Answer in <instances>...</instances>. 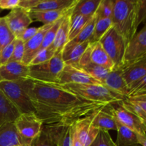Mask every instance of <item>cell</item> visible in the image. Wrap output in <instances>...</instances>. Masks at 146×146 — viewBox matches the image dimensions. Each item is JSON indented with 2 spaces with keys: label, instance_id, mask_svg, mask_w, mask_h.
Masks as SVG:
<instances>
[{
  "label": "cell",
  "instance_id": "cell-20",
  "mask_svg": "<svg viewBox=\"0 0 146 146\" xmlns=\"http://www.w3.org/2000/svg\"><path fill=\"white\" fill-rule=\"evenodd\" d=\"M74 7L71 8L70 11L64 17V20H63L62 23L61 24L58 31H57L55 39H54L53 44H51V46L55 49V51H56V54L61 52L64 46L68 42L70 26H71V17Z\"/></svg>",
  "mask_w": 146,
  "mask_h": 146
},
{
  "label": "cell",
  "instance_id": "cell-25",
  "mask_svg": "<svg viewBox=\"0 0 146 146\" xmlns=\"http://www.w3.org/2000/svg\"><path fill=\"white\" fill-rule=\"evenodd\" d=\"M115 146H139L137 133L117 122Z\"/></svg>",
  "mask_w": 146,
  "mask_h": 146
},
{
  "label": "cell",
  "instance_id": "cell-2",
  "mask_svg": "<svg viewBox=\"0 0 146 146\" xmlns=\"http://www.w3.org/2000/svg\"><path fill=\"white\" fill-rule=\"evenodd\" d=\"M112 26L124 38L128 45L137 33L138 0H115Z\"/></svg>",
  "mask_w": 146,
  "mask_h": 146
},
{
  "label": "cell",
  "instance_id": "cell-21",
  "mask_svg": "<svg viewBox=\"0 0 146 146\" xmlns=\"http://www.w3.org/2000/svg\"><path fill=\"white\" fill-rule=\"evenodd\" d=\"M71 125L53 124L44 125L48 128L57 146H71Z\"/></svg>",
  "mask_w": 146,
  "mask_h": 146
},
{
  "label": "cell",
  "instance_id": "cell-1",
  "mask_svg": "<svg viewBox=\"0 0 146 146\" xmlns=\"http://www.w3.org/2000/svg\"><path fill=\"white\" fill-rule=\"evenodd\" d=\"M24 84L36 115L44 125H71L79 118L107 106L86 101L58 83L41 82L27 78Z\"/></svg>",
  "mask_w": 146,
  "mask_h": 146
},
{
  "label": "cell",
  "instance_id": "cell-19",
  "mask_svg": "<svg viewBox=\"0 0 146 146\" xmlns=\"http://www.w3.org/2000/svg\"><path fill=\"white\" fill-rule=\"evenodd\" d=\"M89 61L92 64L108 69L113 70L115 65L99 41L92 43L89 46Z\"/></svg>",
  "mask_w": 146,
  "mask_h": 146
},
{
  "label": "cell",
  "instance_id": "cell-22",
  "mask_svg": "<svg viewBox=\"0 0 146 146\" xmlns=\"http://www.w3.org/2000/svg\"><path fill=\"white\" fill-rule=\"evenodd\" d=\"M20 115L17 108L0 90V125L14 123Z\"/></svg>",
  "mask_w": 146,
  "mask_h": 146
},
{
  "label": "cell",
  "instance_id": "cell-5",
  "mask_svg": "<svg viewBox=\"0 0 146 146\" xmlns=\"http://www.w3.org/2000/svg\"><path fill=\"white\" fill-rule=\"evenodd\" d=\"M65 64L61 52L57 53L51 59L37 65L28 66V78L45 83H57L58 76Z\"/></svg>",
  "mask_w": 146,
  "mask_h": 146
},
{
  "label": "cell",
  "instance_id": "cell-31",
  "mask_svg": "<svg viewBox=\"0 0 146 146\" xmlns=\"http://www.w3.org/2000/svg\"><path fill=\"white\" fill-rule=\"evenodd\" d=\"M81 68L84 70L86 72L88 73L93 78L101 82V84H102V82L105 79L106 77L111 72V70L104 68V67L96 65V64H92L91 62L83 66Z\"/></svg>",
  "mask_w": 146,
  "mask_h": 146
},
{
  "label": "cell",
  "instance_id": "cell-12",
  "mask_svg": "<svg viewBox=\"0 0 146 146\" xmlns=\"http://www.w3.org/2000/svg\"><path fill=\"white\" fill-rule=\"evenodd\" d=\"M94 112L87 116L79 118L74 123V126L75 128L77 136L83 146L91 145L100 132L98 128H96L92 125Z\"/></svg>",
  "mask_w": 146,
  "mask_h": 146
},
{
  "label": "cell",
  "instance_id": "cell-41",
  "mask_svg": "<svg viewBox=\"0 0 146 146\" xmlns=\"http://www.w3.org/2000/svg\"><path fill=\"white\" fill-rule=\"evenodd\" d=\"M14 44H15V39L0 51V66L9 61L14 51Z\"/></svg>",
  "mask_w": 146,
  "mask_h": 146
},
{
  "label": "cell",
  "instance_id": "cell-52",
  "mask_svg": "<svg viewBox=\"0 0 146 146\" xmlns=\"http://www.w3.org/2000/svg\"><path fill=\"white\" fill-rule=\"evenodd\" d=\"M145 26H146V21L145 22Z\"/></svg>",
  "mask_w": 146,
  "mask_h": 146
},
{
  "label": "cell",
  "instance_id": "cell-37",
  "mask_svg": "<svg viewBox=\"0 0 146 146\" xmlns=\"http://www.w3.org/2000/svg\"><path fill=\"white\" fill-rule=\"evenodd\" d=\"M115 0H101L96 11L98 18H111Z\"/></svg>",
  "mask_w": 146,
  "mask_h": 146
},
{
  "label": "cell",
  "instance_id": "cell-53",
  "mask_svg": "<svg viewBox=\"0 0 146 146\" xmlns=\"http://www.w3.org/2000/svg\"><path fill=\"white\" fill-rule=\"evenodd\" d=\"M146 56V54H145V56ZM144 56H143V57H144Z\"/></svg>",
  "mask_w": 146,
  "mask_h": 146
},
{
  "label": "cell",
  "instance_id": "cell-23",
  "mask_svg": "<svg viewBox=\"0 0 146 146\" xmlns=\"http://www.w3.org/2000/svg\"><path fill=\"white\" fill-rule=\"evenodd\" d=\"M74 6L75 5L68 9L53 11H29V14L33 21H39L43 23L44 25L54 24L61 17L66 15Z\"/></svg>",
  "mask_w": 146,
  "mask_h": 146
},
{
  "label": "cell",
  "instance_id": "cell-50",
  "mask_svg": "<svg viewBox=\"0 0 146 146\" xmlns=\"http://www.w3.org/2000/svg\"><path fill=\"white\" fill-rule=\"evenodd\" d=\"M1 11H2V10H1V9H0V13H1Z\"/></svg>",
  "mask_w": 146,
  "mask_h": 146
},
{
  "label": "cell",
  "instance_id": "cell-3",
  "mask_svg": "<svg viewBox=\"0 0 146 146\" xmlns=\"http://www.w3.org/2000/svg\"><path fill=\"white\" fill-rule=\"evenodd\" d=\"M63 86L86 101L106 106L118 103L125 98L103 85L66 84Z\"/></svg>",
  "mask_w": 146,
  "mask_h": 146
},
{
  "label": "cell",
  "instance_id": "cell-46",
  "mask_svg": "<svg viewBox=\"0 0 146 146\" xmlns=\"http://www.w3.org/2000/svg\"><path fill=\"white\" fill-rule=\"evenodd\" d=\"M128 101H131L133 103H135V104L139 106L146 113V99L143 98L140 96L135 97H128L126 98Z\"/></svg>",
  "mask_w": 146,
  "mask_h": 146
},
{
  "label": "cell",
  "instance_id": "cell-44",
  "mask_svg": "<svg viewBox=\"0 0 146 146\" xmlns=\"http://www.w3.org/2000/svg\"><path fill=\"white\" fill-rule=\"evenodd\" d=\"M20 0H0V9H14L19 7Z\"/></svg>",
  "mask_w": 146,
  "mask_h": 146
},
{
  "label": "cell",
  "instance_id": "cell-13",
  "mask_svg": "<svg viewBox=\"0 0 146 146\" xmlns=\"http://www.w3.org/2000/svg\"><path fill=\"white\" fill-rule=\"evenodd\" d=\"M54 24H45L40 27L36 34L24 44V55L22 60V64L25 66L29 65L34 56L40 51L46 34Z\"/></svg>",
  "mask_w": 146,
  "mask_h": 146
},
{
  "label": "cell",
  "instance_id": "cell-26",
  "mask_svg": "<svg viewBox=\"0 0 146 146\" xmlns=\"http://www.w3.org/2000/svg\"><path fill=\"white\" fill-rule=\"evenodd\" d=\"M77 1L78 0H39L31 11H53L68 9L75 5Z\"/></svg>",
  "mask_w": 146,
  "mask_h": 146
},
{
  "label": "cell",
  "instance_id": "cell-35",
  "mask_svg": "<svg viewBox=\"0 0 146 146\" xmlns=\"http://www.w3.org/2000/svg\"><path fill=\"white\" fill-rule=\"evenodd\" d=\"M64 17H65V15L63 17H61V19H59L58 21H56V22L53 24L52 27L48 30V31H47L46 34L45 36H44V40H43V42L42 44H41L40 51L44 49V48H48V47H49L50 46H51V44H53L54 39H55L56 35V33L57 31H58V28H59L60 25H61V24L62 23Z\"/></svg>",
  "mask_w": 146,
  "mask_h": 146
},
{
  "label": "cell",
  "instance_id": "cell-40",
  "mask_svg": "<svg viewBox=\"0 0 146 146\" xmlns=\"http://www.w3.org/2000/svg\"><path fill=\"white\" fill-rule=\"evenodd\" d=\"M143 95H146V76L132 87L128 97H135Z\"/></svg>",
  "mask_w": 146,
  "mask_h": 146
},
{
  "label": "cell",
  "instance_id": "cell-48",
  "mask_svg": "<svg viewBox=\"0 0 146 146\" xmlns=\"http://www.w3.org/2000/svg\"><path fill=\"white\" fill-rule=\"evenodd\" d=\"M138 141L139 143V145L141 146H146V134H138Z\"/></svg>",
  "mask_w": 146,
  "mask_h": 146
},
{
  "label": "cell",
  "instance_id": "cell-42",
  "mask_svg": "<svg viewBox=\"0 0 146 146\" xmlns=\"http://www.w3.org/2000/svg\"><path fill=\"white\" fill-rule=\"evenodd\" d=\"M146 21V0H138V24Z\"/></svg>",
  "mask_w": 146,
  "mask_h": 146
},
{
  "label": "cell",
  "instance_id": "cell-11",
  "mask_svg": "<svg viewBox=\"0 0 146 146\" xmlns=\"http://www.w3.org/2000/svg\"><path fill=\"white\" fill-rule=\"evenodd\" d=\"M145 54L146 26H145L139 32L135 34L133 38L127 45L125 56H124L123 67L140 59L143 57Z\"/></svg>",
  "mask_w": 146,
  "mask_h": 146
},
{
  "label": "cell",
  "instance_id": "cell-36",
  "mask_svg": "<svg viewBox=\"0 0 146 146\" xmlns=\"http://www.w3.org/2000/svg\"><path fill=\"white\" fill-rule=\"evenodd\" d=\"M56 54V51L51 46H50L48 48H44V49L38 51V54L34 56V58H33L29 66L37 65V64L46 62V61L51 59Z\"/></svg>",
  "mask_w": 146,
  "mask_h": 146
},
{
  "label": "cell",
  "instance_id": "cell-29",
  "mask_svg": "<svg viewBox=\"0 0 146 146\" xmlns=\"http://www.w3.org/2000/svg\"><path fill=\"white\" fill-rule=\"evenodd\" d=\"M97 19H98V17H97V14L96 13L89 20L88 22L86 23L84 28L82 29L79 34L75 37L72 41L75 43H78V44H81V43H84L86 41H89L90 38H91L94 33V28H95V25L96 24Z\"/></svg>",
  "mask_w": 146,
  "mask_h": 146
},
{
  "label": "cell",
  "instance_id": "cell-7",
  "mask_svg": "<svg viewBox=\"0 0 146 146\" xmlns=\"http://www.w3.org/2000/svg\"><path fill=\"white\" fill-rule=\"evenodd\" d=\"M19 135L31 146V142L41 132L44 123L36 113L21 114L14 122Z\"/></svg>",
  "mask_w": 146,
  "mask_h": 146
},
{
  "label": "cell",
  "instance_id": "cell-8",
  "mask_svg": "<svg viewBox=\"0 0 146 146\" xmlns=\"http://www.w3.org/2000/svg\"><path fill=\"white\" fill-rule=\"evenodd\" d=\"M104 109L113 116L115 121L138 134H146V128L141 120L126 108L118 105V103L110 104Z\"/></svg>",
  "mask_w": 146,
  "mask_h": 146
},
{
  "label": "cell",
  "instance_id": "cell-17",
  "mask_svg": "<svg viewBox=\"0 0 146 146\" xmlns=\"http://www.w3.org/2000/svg\"><path fill=\"white\" fill-rule=\"evenodd\" d=\"M102 85L124 98H127L130 94L129 88L123 76L122 68L111 71L102 82Z\"/></svg>",
  "mask_w": 146,
  "mask_h": 146
},
{
  "label": "cell",
  "instance_id": "cell-9",
  "mask_svg": "<svg viewBox=\"0 0 146 146\" xmlns=\"http://www.w3.org/2000/svg\"><path fill=\"white\" fill-rule=\"evenodd\" d=\"M57 83L66 84H93L102 85L101 82L93 78L84 70L79 67L65 65L57 79Z\"/></svg>",
  "mask_w": 146,
  "mask_h": 146
},
{
  "label": "cell",
  "instance_id": "cell-47",
  "mask_svg": "<svg viewBox=\"0 0 146 146\" xmlns=\"http://www.w3.org/2000/svg\"><path fill=\"white\" fill-rule=\"evenodd\" d=\"M71 146H83L81 143L78 140L75 128L74 126V123L71 125Z\"/></svg>",
  "mask_w": 146,
  "mask_h": 146
},
{
  "label": "cell",
  "instance_id": "cell-43",
  "mask_svg": "<svg viewBox=\"0 0 146 146\" xmlns=\"http://www.w3.org/2000/svg\"><path fill=\"white\" fill-rule=\"evenodd\" d=\"M38 29H39V27H29L24 31V33L19 38H21L23 42L25 44L36 34L37 31H38Z\"/></svg>",
  "mask_w": 146,
  "mask_h": 146
},
{
  "label": "cell",
  "instance_id": "cell-28",
  "mask_svg": "<svg viewBox=\"0 0 146 146\" xmlns=\"http://www.w3.org/2000/svg\"><path fill=\"white\" fill-rule=\"evenodd\" d=\"M111 27H112L111 18H98L93 35L89 40L90 43L92 44L99 41Z\"/></svg>",
  "mask_w": 146,
  "mask_h": 146
},
{
  "label": "cell",
  "instance_id": "cell-51",
  "mask_svg": "<svg viewBox=\"0 0 146 146\" xmlns=\"http://www.w3.org/2000/svg\"><path fill=\"white\" fill-rule=\"evenodd\" d=\"M16 146H24V145H16Z\"/></svg>",
  "mask_w": 146,
  "mask_h": 146
},
{
  "label": "cell",
  "instance_id": "cell-27",
  "mask_svg": "<svg viewBox=\"0 0 146 146\" xmlns=\"http://www.w3.org/2000/svg\"><path fill=\"white\" fill-rule=\"evenodd\" d=\"M101 0H78L74 6L72 14L93 17L96 13Z\"/></svg>",
  "mask_w": 146,
  "mask_h": 146
},
{
  "label": "cell",
  "instance_id": "cell-38",
  "mask_svg": "<svg viewBox=\"0 0 146 146\" xmlns=\"http://www.w3.org/2000/svg\"><path fill=\"white\" fill-rule=\"evenodd\" d=\"M24 55V43L21 38H15L14 51L9 61L22 64V60Z\"/></svg>",
  "mask_w": 146,
  "mask_h": 146
},
{
  "label": "cell",
  "instance_id": "cell-10",
  "mask_svg": "<svg viewBox=\"0 0 146 146\" xmlns=\"http://www.w3.org/2000/svg\"><path fill=\"white\" fill-rule=\"evenodd\" d=\"M10 31L12 32L16 38L21 37L24 31L29 28L33 22L30 17L29 11L21 7L11 9V11L4 17Z\"/></svg>",
  "mask_w": 146,
  "mask_h": 146
},
{
  "label": "cell",
  "instance_id": "cell-16",
  "mask_svg": "<svg viewBox=\"0 0 146 146\" xmlns=\"http://www.w3.org/2000/svg\"><path fill=\"white\" fill-rule=\"evenodd\" d=\"M90 41H86L81 44L70 41L64 46L61 54L65 65H71L78 67L80 59L86 50L90 45Z\"/></svg>",
  "mask_w": 146,
  "mask_h": 146
},
{
  "label": "cell",
  "instance_id": "cell-24",
  "mask_svg": "<svg viewBox=\"0 0 146 146\" xmlns=\"http://www.w3.org/2000/svg\"><path fill=\"white\" fill-rule=\"evenodd\" d=\"M92 125L100 131H108L110 130H117V121L111 114L107 112L104 108L97 110L94 112Z\"/></svg>",
  "mask_w": 146,
  "mask_h": 146
},
{
  "label": "cell",
  "instance_id": "cell-34",
  "mask_svg": "<svg viewBox=\"0 0 146 146\" xmlns=\"http://www.w3.org/2000/svg\"><path fill=\"white\" fill-rule=\"evenodd\" d=\"M118 105L123 108H126L127 110L132 112L133 113L135 114L142 122L144 126L146 128V113L138 105L135 104V103H133L131 101H128L126 98H124L122 101L118 102Z\"/></svg>",
  "mask_w": 146,
  "mask_h": 146
},
{
  "label": "cell",
  "instance_id": "cell-4",
  "mask_svg": "<svg viewBox=\"0 0 146 146\" xmlns=\"http://www.w3.org/2000/svg\"><path fill=\"white\" fill-rule=\"evenodd\" d=\"M0 90L20 114L36 113L35 108L26 90L24 80L0 82Z\"/></svg>",
  "mask_w": 146,
  "mask_h": 146
},
{
  "label": "cell",
  "instance_id": "cell-45",
  "mask_svg": "<svg viewBox=\"0 0 146 146\" xmlns=\"http://www.w3.org/2000/svg\"><path fill=\"white\" fill-rule=\"evenodd\" d=\"M38 1L39 0H20L19 7H21L29 11L38 4Z\"/></svg>",
  "mask_w": 146,
  "mask_h": 146
},
{
  "label": "cell",
  "instance_id": "cell-14",
  "mask_svg": "<svg viewBox=\"0 0 146 146\" xmlns=\"http://www.w3.org/2000/svg\"><path fill=\"white\" fill-rule=\"evenodd\" d=\"M123 76L130 91L135 84L146 76V56L122 68Z\"/></svg>",
  "mask_w": 146,
  "mask_h": 146
},
{
  "label": "cell",
  "instance_id": "cell-39",
  "mask_svg": "<svg viewBox=\"0 0 146 146\" xmlns=\"http://www.w3.org/2000/svg\"><path fill=\"white\" fill-rule=\"evenodd\" d=\"M90 146H115L108 131H100L98 136Z\"/></svg>",
  "mask_w": 146,
  "mask_h": 146
},
{
  "label": "cell",
  "instance_id": "cell-49",
  "mask_svg": "<svg viewBox=\"0 0 146 146\" xmlns=\"http://www.w3.org/2000/svg\"><path fill=\"white\" fill-rule=\"evenodd\" d=\"M140 97H141V98H145V99H146V95H143V96H139Z\"/></svg>",
  "mask_w": 146,
  "mask_h": 146
},
{
  "label": "cell",
  "instance_id": "cell-18",
  "mask_svg": "<svg viewBox=\"0 0 146 146\" xmlns=\"http://www.w3.org/2000/svg\"><path fill=\"white\" fill-rule=\"evenodd\" d=\"M30 146L17 133L14 123L0 125V146Z\"/></svg>",
  "mask_w": 146,
  "mask_h": 146
},
{
  "label": "cell",
  "instance_id": "cell-54",
  "mask_svg": "<svg viewBox=\"0 0 146 146\" xmlns=\"http://www.w3.org/2000/svg\"></svg>",
  "mask_w": 146,
  "mask_h": 146
},
{
  "label": "cell",
  "instance_id": "cell-30",
  "mask_svg": "<svg viewBox=\"0 0 146 146\" xmlns=\"http://www.w3.org/2000/svg\"><path fill=\"white\" fill-rule=\"evenodd\" d=\"M92 17H86V16L80 15V14H71V26H70V32L69 37H68V41L74 39L77 35L82 30L84 26L86 24L88 20Z\"/></svg>",
  "mask_w": 146,
  "mask_h": 146
},
{
  "label": "cell",
  "instance_id": "cell-15",
  "mask_svg": "<svg viewBox=\"0 0 146 146\" xmlns=\"http://www.w3.org/2000/svg\"><path fill=\"white\" fill-rule=\"evenodd\" d=\"M28 77V66L15 61H9L0 66V82L21 81Z\"/></svg>",
  "mask_w": 146,
  "mask_h": 146
},
{
  "label": "cell",
  "instance_id": "cell-6",
  "mask_svg": "<svg viewBox=\"0 0 146 146\" xmlns=\"http://www.w3.org/2000/svg\"><path fill=\"white\" fill-rule=\"evenodd\" d=\"M99 42L113 62L114 69L122 68L124 65L127 43L113 26L100 39Z\"/></svg>",
  "mask_w": 146,
  "mask_h": 146
},
{
  "label": "cell",
  "instance_id": "cell-32",
  "mask_svg": "<svg viewBox=\"0 0 146 146\" xmlns=\"http://www.w3.org/2000/svg\"><path fill=\"white\" fill-rule=\"evenodd\" d=\"M15 38L14 34L10 31L4 17H0V51Z\"/></svg>",
  "mask_w": 146,
  "mask_h": 146
},
{
  "label": "cell",
  "instance_id": "cell-33",
  "mask_svg": "<svg viewBox=\"0 0 146 146\" xmlns=\"http://www.w3.org/2000/svg\"><path fill=\"white\" fill-rule=\"evenodd\" d=\"M31 146H57L54 138L48 131V128L44 125L39 135L31 142Z\"/></svg>",
  "mask_w": 146,
  "mask_h": 146
}]
</instances>
